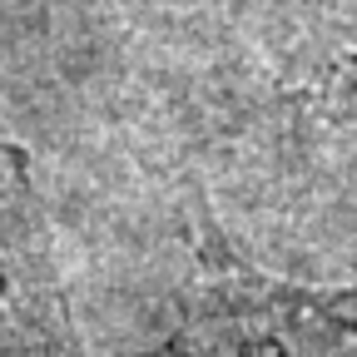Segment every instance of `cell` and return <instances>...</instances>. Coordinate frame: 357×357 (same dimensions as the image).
<instances>
[{
	"instance_id": "obj_2",
	"label": "cell",
	"mask_w": 357,
	"mask_h": 357,
	"mask_svg": "<svg viewBox=\"0 0 357 357\" xmlns=\"http://www.w3.org/2000/svg\"><path fill=\"white\" fill-rule=\"evenodd\" d=\"M0 288L6 293H45L40 263V208L30 189V169L15 144L0 139Z\"/></svg>"
},
{
	"instance_id": "obj_1",
	"label": "cell",
	"mask_w": 357,
	"mask_h": 357,
	"mask_svg": "<svg viewBox=\"0 0 357 357\" xmlns=\"http://www.w3.org/2000/svg\"><path fill=\"white\" fill-rule=\"evenodd\" d=\"M184 357H357V288H298L208 248L178 328Z\"/></svg>"
}]
</instances>
